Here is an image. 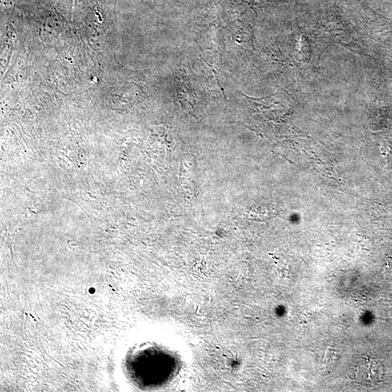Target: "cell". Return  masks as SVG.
Listing matches in <instances>:
<instances>
[{
	"instance_id": "1",
	"label": "cell",
	"mask_w": 392,
	"mask_h": 392,
	"mask_svg": "<svg viewBox=\"0 0 392 392\" xmlns=\"http://www.w3.org/2000/svg\"><path fill=\"white\" fill-rule=\"evenodd\" d=\"M384 367L378 359L363 357L360 359L355 372L358 383L366 387L377 385L382 381Z\"/></svg>"
}]
</instances>
